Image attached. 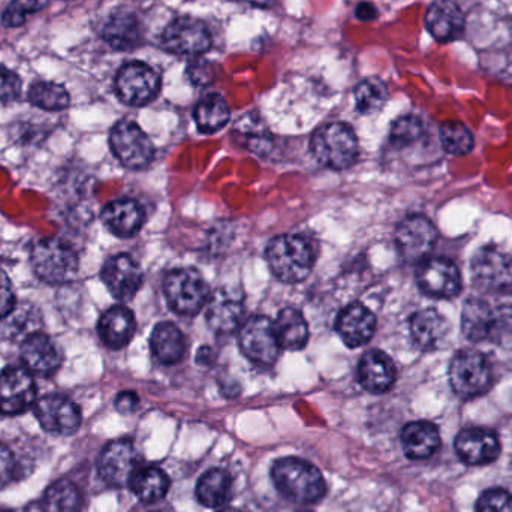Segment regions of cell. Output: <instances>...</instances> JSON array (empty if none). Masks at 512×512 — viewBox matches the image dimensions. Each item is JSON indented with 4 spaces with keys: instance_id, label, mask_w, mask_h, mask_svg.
<instances>
[{
    "instance_id": "obj_17",
    "label": "cell",
    "mask_w": 512,
    "mask_h": 512,
    "mask_svg": "<svg viewBox=\"0 0 512 512\" xmlns=\"http://www.w3.org/2000/svg\"><path fill=\"white\" fill-rule=\"evenodd\" d=\"M102 280L117 300H129L143 283V270L129 255H116L105 262Z\"/></svg>"
},
{
    "instance_id": "obj_2",
    "label": "cell",
    "mask_w": 512,
    "mask_h": 512,
    "mask_svg": "<svg viewBox=\"0 0 512 512\" xmlns=\"http://www.w3.org/2000/svg\"><path fill=\"white\" fill-rule=\"evenodd\" d=\"M267 259L277 279L297 283L309 276L315 254L303 237L285 234L271 240L267 248Z\"/></svg>"
},
{
    "instance_id": "obj_9",
    "label": "cell",
    "mask_w": 512,
    "mask_h": 512,
    "mask_svg": "<svg viewBox=\"0 0 512 512\" xmlns=\"http://www.w3.org/2000/svg\"><path fill=\"white\" fill-rule=\"evenodd\" d=\"M159 89V75L146 63H128L116 77V92L120 101L132 107L149 104L158 96Z\"/></svg>"
},
{
    "instance_id": "obj_30",
    "label": "cell",
    "mask_w": 512,
    "mask_h": 512,
    "mask_svg": "<svg viewBox=\"0 0 512 512\" xmlns=\"http://www.w3.org/2000/svg\"><path fill=\"white\" fill-rule=\"evenodd\" d=\"M277 340H279L280 349L286 351H300L306 346L309 339V328H307L306 319L297 309H283L274 322Z\"/></svg>"
},
{
    "instance_id": "obj_44",
    "label": "cell",
    "mask_w": 512,
    "mask_h": 512,
    "mask_svg": "<svg viewBox=\"0 0 512 512\" xmlns=\"http://www.w3.org/2000/svg\"><path fill=\"white\" fill-rule=\"evenodd\" d=\"M477 512H512V493L508 490H487L477 502Z\"/></svg>"
},
{
    "instance_id": "obj_39",
    "label": "cell",
    "mask_w": 512,
    "mask_h": 512,
    "mask_svg": "<svg viewBox=\"0 0 512 512\" xmlns=\"http://www.w3.org/2000/svg\"><path fill=\"white\" fill-rule=\"evenodd\" d=\"M441 143L454 156L468 155L474 149V137L463 123L448 120L441 125Z\"/></svg>"
},
{
    "instance_id": "obj_15",
    "label": "cell",
    "mask_w": 512,
    "mask_h": 512,
    "mask_svg": "<svg viewBox=\"0 0 512 512\" xmlns=\"http://www.w3.org/2000/svg\"><path fill=\"white\" fill-rule=\"evenodd\" d=\"M35 415L42 429L54 435L68 436L77 432L81 424V412L68 397L50 394L35 405Z\"/></svg>"
},
{
    "instance_id": "obj_24",
    "label": "cell",
    "mask_w": 512,
    "mask_h": 512,
    "mask_svg": "<svg viewBox=\"0 0 512 512\" xmlns=\"http://www.w3.org/2000/svg\"><path fill=\"white\" fill-rule=\"evenodd\" d=\"M358 379L367 391L373 394L385 393L396 381V366L387 354L370 351L361 358Z\"/></svg>"
},
{
    "instance_id": "obj_35",
    "label": "cell",
    "mask_w": 512,
    "mask_h": 512,
    "mask_svg": "<svg viewBox=\"0 0 512 512\" xmlns=\"http://www.w3.org/2000/svg\"><path fill=\"white\" fill-rule=\"evenodd\" d=\"M234 135H236V140L239 141L245 149L258 153V155L268 152V150L271 149V143H273L270 131L265 128L264 122H262L258 116H255V114L243 116L242 119L236 123Z\"/></svg>"
},
{
    "instance_id": "obj_11",
    "label": "cell",
    "mask_w": 512,
    "mask_h": 512,
    "mask_svg": "<svg viewBox=\"0 0 512 512\" xmlns=\"http://www.w3.org/2000/svg\"><path fill=\"white\" fill-rule=\"evenodd\" d=\"M472 277L480 288L502 291L512 286V255L498 246H484L472 258Z\"/></svg>"
},
{
    "instance_id": "obj_32",
    "label": "cell",
    "mask_w": 512,
    "mask_h": 512,
    "mask_svg": "<svg viewBox=\"0 0 512 512\" xmlns=\"http://www.w3.org/2000/svg\"><path fill=\"white\" fill-rule=\"evenodd\" d=\"M230 107L218 93H210L195 108V122L203 134H215L230 122Z\"/></svg>"
},
{
    "instance_id": "obj_13",
    "label": "cell",
    "mask_w": 512,
    "mask_h": 512,
    "mask_svg": "<svg viewBox=\"0 0 512 512\" xmlns=\"http://www.w3.org/2000/svg\"><path fill=\"white\" fill-rule=\"evenodd\" d=\"M35 399V381L26 367H6L0 372V415L23 414Z\"/></svg>"
},
{
    "instance_id": "obj_10",
    "label": "cell",
    "mask_w": 512,
    "mask_h": 512,
    "mask_svg": "<svg viewBox=\"0 0 512 512\" xmlns=\"http://www.w3.org/2000/svg\"><path fill=\"white\" fill-rule=\"evenodd\" d=\"M162 44L177 56L195 59L209 51L212 38L203 21L197 18L180 17L165 27Z\"/></svg>"
},
{
    "instance_id": "obj_14",
    "label": "cell",
    "mask_w": 512,
    "mask_h": 512,
    "mask_svg": "<svg viewBox=\"0 0 512 512\" xmlns=\"http://www.w3.org/2000/svg\"><path fill=\"white\" fill-rule=\"evenodd\" d=\"M417 283L430 297L451 298L462 289V276L450 259L426 258L418 265Z\"/></svg>"
},
{
    "instance_id": "obj_52",
    "label": "cell",
    "mask_w": 512,
    "mask_h": 512,
    "mask_svg": "<svg viewBox=\"0 0 512 512\" xmlns=\"http://www.w3.org/2000/svg\"><path fill=\"white\" fill-rule=\"evenodd\" d=\"M219 512H240L239 510H234V508H225V510H221Z\"/></svg>"
},
{
    "instance_id": "obj_41",
    "label": "cell",
    "mask_w": 512,
    "mask_h": 512,
    "mask_svg": "<svg viewBox=\"0 0 512 512\" xmlns=\"http://www.w3.org/2000/svg\"><path fill=\"white\" fill-rule=\"evenodd\" d=\"M487 340L501 346L504 349H512V306H504L493 309L492 321H490L489 337Z\"/></svg>"
},
{
    "instance_id": "obj_47",
    "label": "cell",
    "mask_w": 512,
    "mask_h": 512,
    "mask_svg": "<svg viewBox=\"0 0 512 512\" xmlns=\"http://www.w3.org/2000/svg\"><path fill=\"white\" fill-rule=\"evenodd\" d=\"M15 307L14 292H12L11 280L5 271L0 268V319L5 318Z\"/></svg>"
},
{
    "instance_id": "obj_25",
    "label": "cell",
    "mask_w": 512,
    "mask_h": 512,
    "mask_svg": "<svg viewBox=\"0 0 512 512\" xmlns=\"http://www.w3.org/2000/svg\"><path fill=\"white\" fill-rule=\"evenodd\" d=\"M102 222L105 227L119 237H132L144 224V212L134 200L111 201L102 210Z\"/></svg>"
},
{
    "instance_id": "obj_37",
    "label": "cell",
    "mask_w": 512,
    "mask_h": 512,
    "mask_svg": "<svg viewBox=\"0 0 512 512\" xmlns=\"http://www.w3.org/2000/svg\"><path fill=\"white\" fill-rule=\"evenodd\" d=\"M29 101L35 107L47 111L65 110L71 104V98L65 87L56 83H47V81L35 83L30 87Z\"/></svg>"
},
{
    "instance_id": "obj_43",
    "label": "cell",
    "mask_w": 512,
    "mask_h": 512,
    "mask_svg": "<svg viewBox=\"0 0 512 512\" xmlns=\"http://www.w3.org/2000/svg\"><path fill=\"white\" fill-rule=\"evenodd\" d=\"M424 132V125L418 117L405 116L400 117L394 122L391 128V140L399 146H409L420 140Z\"/></svg>"
},
{
    "instance_id": "obj_23",
    "label": "cell",
    "mask_w": 512,
    "mask_h": 512,
    "mask_svg": "<svg viewBox=\"0 0 512 512\" xmlns=\"http://www.w3.org/2000/svg\"><path fill=\"white\" fill-rule=\"evenodd\" d=\"M450 333V322L436 310H421L411 318L412 339L423 351L441 349L447 343Z\"/></svg>"
},
{
    "instance_id": "obj_21",
    "label": "cell",
    "mask_w": 512,
    "mask_h": 512,
    "mask_svg": "<svg viewBox=\"0 0 512 512\" xmlns=\"http://www.w3.org/2000/svg\"><path fill=\"white\" fill-rule=\"evenodd\" d=\"M337 333L351 348H358L372 339L376 330L375 315L360 303H352L337 316Z\"/></svg>"
},
{
    "instance_id": "obj_38",
    "label": "cell",
    "mask_w": 512,
    "mask_h": 512,
    "mask_svg": "<svg viewBox=\"0 0 512 512\" xmlns=\"http://www.w3.org/2000/svg\"><path fill=\"white\" fill-rule=\"evenodd\" d=\"M388 98V89L379 78H367L355 89V102L360 113L373 114L384 107Z\"/></svg>"
},
{
    "instance_id": "obj_50",
    "label": "cell",
    "mask_w": 512,
    "mask_h": 512,
    "mask_svg": "<svg viewBox=\"0 0 512 512\" xmlns=\"http://www.w3.org/2000/svg\"><path fill=\"white\" fill-rule=\"evenodd\" d=\"M357 17L360 18L361 21H372L378 17V12H376L375 6L370 5V3L363 2L358 5Z\"/></svg>"
},
{
    "instance_id": "obj_5",
    "label": "cell",
    "mask_w": 512,
    "mask_h": 512,
    "mask_svg": "<svg viewBox=\"0 0 512 512\" xmlns=\"http://www.w3.org/2000/svg\"><path fill=\"white\" fill-rule=\"evenodd\" d=\"M30 261L36 276L47 283L68 282L78 271V256L74 249L54 237L36 243Z\"/></svg>"
},
{
    "instance_id": "obj_4",
    "label": "cell",
    "mask_w": 512,
    "mask_h": 512,
    "mask_svg": "<svg viewBox=\"0 0 512 512\" xmlns=\"http://www.w3.org/2000/svg\"><path fill=\"white\" fill-rule=\"evenodd\" d=\"M168 304L179 315L194 316L209 301V285L204 277L192 268L170 271L164 280Z\"/></svg>"
},
{
    "instance_id": "obj_27",
    "label": "cell",
    "mask_w": 512,
    "mask_h": 512,
    "mask_svg": "<svg viewBox=\"0 0 512 512\" xmlns=\"http://www.w3.org/2000/svg\"><path fill=\"white\" fill-rule=\"evenodd\" d=\"M402 445L409 459H429L441 447V435L435 424L429 421H414L403 427Z\"/></svg>"
},
{
    "instance_id": "obj_26",
    "label": "cell",
    "mask_w": 512,
    "mask_h": 512,
    "mask_svg": "<svg viewBox=\"0 0 512 512\" xmlns=\"http://www.w3.org/2000/svg\"><path fill=\"white\" fill-rule=\"evenodd\" d=\"M137 324L134 313L125 306H114L108 309L99 321V336L102 342L111 349H122L134 337Z\"/></svg>"
},
{
    "instance_id": "obj_3",
    "label": "cell",
    "mask_w": 512,
    "mask_h": 512,
    "mask_svg": "<svg viewBox=\"0 0 512 512\" xmlns=\"http://www.w3.org/2000/svg\"><path fill=\"white\" fill-rule=\"evenodd\" d=\"M310 150L316 161L331 170H346L358 158V140L351 126L330 123L322 126L310 140Z\"/></svg>"
},
{
    "instance_id": "obj_36",
    "label": "cell",
    "mask_w": 512,
    "mask_h": 512,
    "mask_svg": "<svg viewBox=\"0 0 512 512\" xmlns=\"http://www.w3.org/2000/svg\"><path fill=\"white\" fill-rule=\"evenodd\" d=\"M81 495L71 481H57L45 493L44 512H80Z\"/></svg>"
},
{
    "instance_id": "obj_19",
    "label": "cell",
    "mask_w": 512,
    "mask_h": 512,
    "mask_svg": "<svg viewBox=\"0 0 512 512\" xmlns=\"http://www.w3.org/2000/svg\"><path fill=\"white\" fill-rule=\"evenodd\" d=\"M242 295L233 289H219L207 301V322L218 333H231L243 324Z\"/></svg>"
},
{
    "instance_id": "obj_49",
    "label": "cell",
    "mask_w": 512,
    "mask_h": 512,
    "mask_svg": "<svg viewBox=\"0 0 512 512\" xmlns=\"http://www.w3.org/2000/svg\"><path fill=\"white\" fill-rule=\"evenodd\" d=\"M140 405V399L134 391H123L116 397V409L120 414H132Z\"/></svg>"
},
{
    "instance_id": "obj_12",
    "label": "cell",
    "mask_w": 512,
    "mask_h": 512,
    "mask_svg": "<svg viewBox=\"0 0 512 512\" xmlns=\"http://www.w3.org/2000/svg\"><path fill=\"white\" fill-rule=\"evenodd\" d=\"M438 231L424 216H411L399 225L396 231V245L406 262L424 261L435 248Z\"/></svg>"
},
{
    "instance_id": "obj_46",
    "label": "cell",
    "mask_w": 512,
    "mask_h": 512,
    "mask_svg": "<svg viewBox=\"0 0 512 512\" xmlns=\"http://www.w3.org/2000/svg\"><path fill=\"white\" fill-rule=\"evenodd\" d=\"M188 77L195 86L206 87L212 84L215 78V68L212 63L204 59L195 57L188 66Z\"/></svg>"
},
{
    "instance_id": "obj_18",
    "label": "cell",
    "mask_w": 512,
    "mask_h": 512,
    "mask_svg": "<svg viewBox=\"0 0 512 512\" xmlns=\"http://www.w3.org/2000/svg\"><path fill=\"white\" fill-rule=\"evenodd\" d=\"M457 454L471 466H484L495 462L501 454L498 436L492 430L465 429L454 442Z\"/></svg>"
},
{
    "instance_id": "obj_8",
    "label": "cell",
    "mask_w": 512,
    "mask_h": 512,
    "mask_svg": "<svg viewBox=\"0 0 512 512\" xmlns=\"http://www.w3.org/2000/svg\"><path fill=\"white\" fill-rule=\"evenodd\" d=\"M243 354L259 366H271L279 357L280 345L274 322L265 316H252L243 322L239 333Z\"/></svg>"
},
{
    "instance_id": "obj_42",
    "label": "cell",
    "mask_w": 512,
    "mask_h": 512,
    "mask_svg": "<svg viewBox=\"0 0 512 512\" xmlns=\"http://www.w3.org/2000/svg\"><path fill=\"white\" fill-rule=\"evenodd\" d=\"M48 5V0H14L5 9L2 15V23L5 27H20L26 23L29 15L41 11Z\"/></svg>"
},
{
    "instance_id": "obj_53",
    "label": "cell",
    "mask_w": 512,
    "mask_h": 512,
    "mask_svg": "<svg viewBox=\"0 0 512 512\" xmlns=\"http://www.w3.org/2000/svg\"><path fill=\"white\" fill-rule=\"evenodd\" d=\"M0 512H8V511H3V510H0Z\"/></svg>"
},
{
    "instance_id": "obj_45",
    "label": "cell",
    "mask_w": 512,
    "mask_h": 512,
    "mask_svg": "<svg viewBox=\"0 0 512 512\" xmlns=\"http://www.w3.org/2000/svg\"><path fill=\"white\" fill-rule=\"evenodd\" d=\"M21 80L14 71L0 65V101H14L20 96Z\"/></svg>"
},
{
    "instance_id": "obj_33",
    "label": "cell",
    "mask_w": 512,
    "mask_h": 512,
    "mask_svg": "<svg viewBox=\"0 0 512 512\" xmlns=\"http://www.w3.org/2000/svg\"><path fill=\"white\" fill-rule=\"evenodd\" d=\"M492 315L493 309L487 301L481 298L466 301L462 313V330L466 339L474 343L487 340Z\"/></svg>"
},
{
    "instance_id": "obj_22",
    "label": "cell",
    "mask_w": 512,
    "mask_h": 512,
    "mask_svg": "<svg viewBox=\"0 0 512 512\" xmlns=\"http://www.w3.org/2000/svg\"><path fill=\"white\" fill-rule=\"evenodd\" d=\"M426 26L436 41L451 42L465 32V15L453 0H436L427 11Z\"/></svg>"
},
{
    "instance_id": "obj_7",
    "label": "cell",
    "mask_w": 512,
    "mask_h": 512,
    "mask_svg": "<svg viewBox=\"0 0 512 512\" xmlns=\"http://www.w3.org/2000/svg\"><path fill=\"white\" fill-rule=\"evenodd\" d=\"M110 146L114 156L131 170H143L155 158L152 140L131 120H122L114 126L110 135Z\"/></svg>"
},
{
    "instance_id": "obj_28",
    "label": "cell",
    "mask_w": 512,
    "mask_h": 512,
    "mask_svg": "<svg viewBox=\"0 0 512 512\" xmlns=\"http://www.w3.org/2000/svg\"><path fill=\"white\" fill-rule=\"evenodd\" d=\"M102 38L114 50H135L143 41V27L131 12H116L105 23Z\"/></svg>"
},
{
    "instance_id": "obj_6",
    "label": "cell",
    "mask_w": 512,
    "mask_h": 512,
    "mask_svg": "<svg viewBox=\"0 0 512 512\" xmlns=\"http://www.w3.org/2000/svg\"><path fill=\"white\" fill-rule=\"evenodd\" d=\"M450 382L454 393L462 399L483 396L492 384L489 361L481 352H459L451 361Z\"/></svg>"
},
{
    "instance_id": "obj_31",
    "label": "cell",
    "mask_w": 512,
    "mask_h": 512,
    "mask_svg": "<svg viewBox=\"0 0 512 512\" xmlns=\"http://www.w3.org/2000/svg\"><path fill=\"white\" fill-rule=\"evenodd\" d=\"M128 486L140 501L153 504L167 495L170 489V478L162 469L147 466V468H138L134 472Z\"/></svg>"
},
{
    "instance_id": "obj_40",
    "label": "cell",
    "mask_w": 512,
    "mask_h": 512,
    "mask_svg": "<svg viewBox=\"0 0 512 512\" xmlns=\"http://www.w3.org/2000/svg\"><path fill=\"white\" fill-rule=\"evenodd\" d=\"M5 328L9 337H27L38 333L41 316L30 306H15L8 316H5Z\"/></svg>"
},
{
    "instance_id": "obj_16",
    "label": "cell",
    "mask_w": 512,
    "mask_h": 512,
    "mask_svg": "<svg viewBox=\"0 0 512 512\" xmlns=\"http://www.w3.org/2000/svg\"><path fill=\"white\" fill-rule=\"evenodd\" d=\"M138 454L131 441L110 442L99 457V474L105 483L114 487L129 484L132 475L137 471Z\"/></svg>"
},
{
    "instance_id": "obj_29",
    "label": "cell",
    "mask_w": 512,
    "mask_h": 512,
    "mask_svg": "<svg viewBox=\"0 0 512 512\" xmlns=\"http://www.w3.org/2000/svg\"><path fill=\"white\" fill-rule=\"evenodd\" d=\"M153 354L162 364H177L185 357V337L173 322L156 325L150 339Z\"/></svg>"
},
{
    "instance_id": "obj_34",
    "label": "cell",
    "mask_w": 512,
    "mask_h": 512,
    "mask_svg": "<svg viewBox=\"0 0 512 512\" xmlns=\"http://www.w3.org/2000/svg\"><path fill=\"white\" fill-rule=\"evenodd\" d=\"M195 495L204 507H221L231 496L230 475L222 469H212V471L206 472L198 481Z\"/></svg>"
},
{
    "instance_id": "obj_48",
    "label": "cell",
    "mask_w": 512,
    "mask_h": 512,
    "mask_svg": "<svg viewBox=\"0 0 512 512\" xmlns=\"http://www.w3.org/2000/svg\"><path fill=\"white\" fill-rule=\"evenodd\" d=\"M14 469V456H12L11 451L5 445L0 444V487L5 486L6 483L11 481Z\"/></svg>"
},
{
    "instance_id": "obj_51",
    "label": "cell",
    "mask_w": 512,
    "mask_h": 512,
    "mask_svg": "<svg viewBox=\"0 0 512 512\" xmlns=\"http://www.w3.org/2000/svg\"><path fill=\"white\" fill-rule=\"evenodd\" d=\"M240 2L251 3V5L255 6H271L274 0H240Z\"/></svg>"
},
{
    "instance_id": "obj_1",
    "label": "cell",
    "mask_w": 512,
    "mask_h": 512,
    "mask_svg": "<svg viewBox=\"0 0 512 512\" xmlns=\"http://www.w3.org/2000/svg\"><path fill=\"white\" fill-rule=\"evenodd\" d=\"M271 478L277 492L297 504H315L327 493L321 472L307 460L285 457L271 468Z\"/></svg>"
},
{
    "instance_id": "obj_20",
    "label": "cell",
    "mask_w": 512,
    "mask_h": 512,
    "mask_svg": "<svg viewBox=\"0 0 512 512\" xmlns=\"http://www.w3.org/2000/svg\"><path fill=\"white\" fill-rule=\"evenodd\" d=\"M21 360L30 373L50 376L60 367V352L56 343L44 333H35L23 340Z\"/></svg>"
}]
</instances>
